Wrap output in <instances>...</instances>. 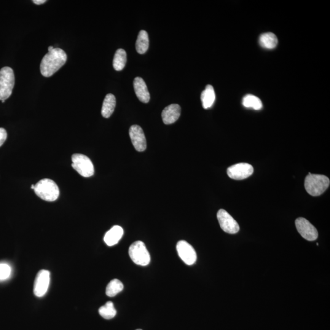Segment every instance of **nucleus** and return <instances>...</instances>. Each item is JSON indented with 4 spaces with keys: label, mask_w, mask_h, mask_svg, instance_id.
<instances>
[{
    "label": "nucleus",
    "mask_w": 330,
    "mask_h": 330,
    "mask_svg": "<svg viewBox=\"0 0 330 330\" xmlns=\"http://www.w3.org/2000/svg\"><path fill=\"white\" fill-rule=\"evenodd\" d=\"M50 281L49 271L42 270L37 273L34 284V294L37 297H42L47 293Z\"/></svg>",
    "instance_id": "nucleus-10"
},
{
    "label": "nucleus",
    "mask_w": 330,
    "mask_h": 330,
    "mask_svg": "<svg viewBox=\"0 0 330 330\" xmlns=\"http://www.w3.org/2000/svg\"><path fill=\"white\" fill-rule=\"evenodd\" d=\"M141 330V329H137V330Z\"/></svg>",
    "instance_id": "nucleus-30"
},
{
    "label": "nucleus",
    "mask_w": 330,
    "mask_h": 330,
    "mask_svg": "<svg viewBox=\"0 0 330 330\" xmlns=\"http://www.w3.org/2000/svg\"><path fill=\"white\" fill-rule=\"evenodd\" d=\"M67 61L65 52L60 48L48 52L43 58L41 63V72L43 76L50 77L64 65Z\"/></svg>",
    "instance_id": "nucleus-1"
},
{
    "label": "nucleus",
    "mask_w": 330,
    "mask_h": 330,
    "mask_svg": "<svg viewBox=\"0 0 330 330\" xmlns=\"http://www.w3.org/2000/svg\"><path fill=\"white\" fill-rule=\"evenodd\" d=\"M127 63V53L124 49L120 48L115 53L113 60V67L117 71L124 69Z\"/></svg>",
    "instance_id": "nucleus-20"
},
{
    "label": "nucleus",
    "mask_w": 330,
    "mask_h": 330,
    "mask_svg": "<svg viewBox=\"0 0 330 330\" xmlns=\"http://www.w3.org/2000/svg\"><path fill=\"white\" fill-rule=\"evenodd\" d=\"M7 138V133L6 130L4 128H0V147H1L3 145L5 141H6Z\"/></svg>",
    "instance_id": "nucleus-25"
},
{
    "label": "nucleus",
    "mask_w": 330,
    "mask_h": 330,
    "mask_svg": "<svg viewBox=\"0 0 330 330\" xmlns=\"http://www.w3.org/2000/svg\"><path fill=\"white\" fill-rule=\"evenodd\" d=\"M176 249L180 258L185 264L192 265L197 261V256L194 248L186 241H179L177 243Z\"/></svg>",
    "instance_id": "nucleus-9"
},
{
    "label": "nucleus",
    "mask_w": 330,
    "mask_h": 330,
    "mask_svg": "<svg viewBox=\"0 0 330 330\" xmlns=\"http://www.w3.org/2000/svg\"><path fill=\"white\" fill-rule=\"evenodd\" d=\"M15 85L14 71L4 67L0 71V100L6 101L11 96Z\"/></svg>",
    "instance_id": "nucleus-4"
},
{
    "label": "nucleus",
    "mask_w": 330,
    "mask_h": 330,
    "mask_svg": "<svg viewBox=\"0 0 330 330\" xmlns=\"http://www.w3.org/2000/svg\"><path fill=\"white\" fill-rule=\"evenodd\" d=\"M34 187H35V185H33V186H31V189L34 190Z\"/></svg>",
    "instance_id": "nucleus-28"
},
{
    "label": "nucleus",
    "mask_w": 330,
    "mask_h": 330,
    "mask_svg": "<svg viewBox=\"0 0 330 330\" xmlns=\"http://www.w3.org/2000/svg\"><path fill=\"white\" fill-rule=\"evenodd\" d=\"M130 137L136 151L143 152L147 148L146 136L144 131L139 125L131 126L129 130Z\"/></svg>",
    "instance_id": "nucleus-12"
},
{
    "label": "nucleus",
    "mask_w": 330,
    "mask_h": 330,
    "mask_svg": "<svg viewBox=\"0 0 330 330\" xmlns=\"http://www.w3.org/2000/svg\"><path fill=\"white\" fill-rule=\"evenodd\" d=\"M45 2H46V0H33V2L37 5L44 4Z\"/></svg>",
    "instance_id": "nucleus-26"
},
{
    "label": "nucleus",
    "mask_w": 330,
    "mask_h": 330,
    "mask_svg": "<svg viewBox=\"0 0 330 330\" xmlns=\"http://www.w3.org/2000/svg\"><path fill=\"white\" fill-rule=\"evenodd\" d=\"M2 103H5V101H2Z\"/></svg>",
    "instance_id": "nucleus-29"
},
{
    "label": "nucleus",
    "mask_w": 330,
    "mask_h": 330,
    "mask_svg": "<svg viewBox=\"0 0 330 330\" xmlns=\"http://www.w3.org/2000/svg\"><path fill=\"white\" fill-rule=\"evenodd\" d=\"M244 107L246 108H251L256 110H261L262 108V103L257 96L248 95L244 97L242 100Z\"/></svg>",
    "instance_id": "nucleus-23"
},
{
    "label": "nucleus",
    "mask_w": 330,
    "mask_h": 330,
    "mask_svg": "<svg viewBox=\"0 0 330 330\" xmlns=\"http://www.w3.org/2000/svg\"><path fill=\"white\" fill-rule=\"evenodd\" d=\"M129 256L135 264L141 266H146L151 262L149 251L141 241H135L130 246Z\"/></svg>",
    "instance_id": "nucleus-5"
},
{
    "label": "nucleus",
    "mask_w": 330,
    "mask_h": 330,
    "mask_svg": "<svg viewBox=\"0 0 330 330\" xmlns=\"http://www.w3.org/2000/svg\"><path fill=\"white\" fill-rule=\"evenodd\" d=\"M53 49H54V48L52 46H50L48 48V52H51V51H52Z\"/></svg>",
    "instance_id": "nucleus-27"
},
{
    "label": "nucleus",
    "mask_w": 330,
    "mask_h": 330,
    "mask_svg": "<svg viewBox=\"0 0 330 330\" xmlns=\"http://www.w3.org/2000/svg\"><path fill=\"white\" fill-rule=\"evenodd\" d=\"M229 178L235 180H243L249 178L254 172V168L246 163H237L227 169Z\"/></svg>",
    "instance_id": "nucleus-11"
},
{
    "label": "nucleus",
    "mask_w": 330,
    "mask_h": 330,
    "mask_svg": "<svg viewBox=\"0 0 330 330\" xmlns=\"http://www.w3.org/2000/svg\"><path fill=\"white\" fill-rule=\"evenodd\" d=\"M72 168L84 178H90L95 173L92 162L85 155L76 154L72 155Z\"/></svg>",
    "instance_id": "nucleus-6"
},
{
    "label": "nucleus",
    "mask_w": 330,
    "mask_h": 330,
    "mask_svg": "<svg viewBox=\"0 0 330 330\" xmlns=\"http://www.w3.org/2000/svg\"><path fill=\"white\" fill-rule=\"evenodd\" d=\"M220 226L225 232L230 234H237L240 230V226L231 215L224 209H220L217 214Z\"/></svg>",
    "instance_id": "nucleus-7"
},
{
    "label": "nucleus",
    "mask_w": 330,
    "mask_h": 330,
    "mask_svg": "<svg viewBox=\"0 0 330 330\" xmlns=\"http://www.w3.org/2000/svg\"><path fill=\"white\" fill-rule=\"evenodd\" d=\"M259 42L262 47L272 50L277 46L278 41L275 34L266 33L260 36Z\"/></svg>",
    "instance_id": "nucleus-18"
},
{
    "label": "nucleus",
    "mask_w": 330,
    "mask_h": 330,
    "mask_svg": "<svg viewBox=\"0 0 330 330\" xmlns=\"http://www.w3.org/2000/svg\"><path fill=\"white\" fill-rule=\"evenodd\" d=\"M35 193L41 199L47 201H54L60 195V190L55 182L50 179H44L35 184Z\"/></svg>",
    "instance_id": "nucleus-3"
},
{
    "label": "nucleus",
    "mask_w": 330,
    "mask_h": 330,
    "mask_svg": "<svg viewBox=\"0 0 330 330\" xmlns=\"http://www.w3.org/2000/svg\"><path fill=\"white\" fill-rule=\"evenodd\" d=\"M149 40L148 34L146 31L141 30L138 34L136 42V49L139 54H144L148 50Z\"/></svg>",
    "instance_id": "nucleus-19"
},
{
    "label": "nucleus",
    "mask_w": 330,
    "mask_h": 330,
    "mask_svg": "<svg viewBox=\"0 0 330 330\" xmlns=\"http://www.w3.org/2000/svg\"><path fill=\"white\" fill-rule=\"evenodd\" d=\"M116 106V97L112 94H108L105 98L103 107H102L101 114L104 118H109L111 116L114 111Z\"/></svg>",
    "instance_id": "nucleus-16"
},
{
    "label": "nucleus",
    "mask_w": 330,
    "mask_h": 330,
    "mask_svg": "<svg viewBox=\"0 0 330 330\" xmlns=\"http://www.w3.org/2000/svg\"><path fill=\"white\" fill-rule=\"evenodd\" d=\"M99 313L104 319H111L116 316L117 311L113 303L107 302L106 304L99 308Z\"/></svg>",
    "instance_id": "nucleus-21"
},
{
    "label": "nucleus",
    "mask_w": 330,
    "mask_h": 330,
    "mask_svg": "<svg viewBox=\"0 0 330 330\" xmlns=\"http://www.w3.org/2000/svg\"><path fill=\"white\" fill-rule=\"evenodd\" d=\"M201 100L204 109H208L213 106L216 100V93L213 86L211 85L206 86L205 90L201 93Z\"/></svg>",
    "instance_id": "nucleus-17"
},
{
    "label": "nucleus",
    "mask_w": 330,
    "mask_h": 330,
    "mask_svg": "<svg viewBox=\"0 0 330 330\" xmlns=\"http://www.w3.org/2000/svg\"><path fill=\"white\" fill-rule=\"evenodd\" d=\"M11 274V268L6 264H0V280H7Z\"/></svg>",
    "instance_id": "nucleus-24"
},
{
    "label": "nucleus",
    "mask_w": 330,
    "mask_h": 330,
    "mask_svg": "<svg viewBox=\"0 0 330 330\" xmlns=\"http://www.w3.org/2000/svg\"><path fill=\"white\" fill-rule=\"evenodd\" d=\"M296 226L300 235L308 241H315L318 237V230L307 219L299 217L296 220Z\"/></svg>",
    "instance_id": "nucleus-8"
},
{
    "label": "nucleus",
    "mask_w": 330,
    "mask_h": 330,
    "mask_svg": "<svg viewBox=\"0 0 330 330\" xmlns=\"http://www.w3.org/2000/svg\"><path fill=\"white\" fill-rule=\"evenodd\" d=\"M181 116V107L178 104H171L163 110V122L166 125L174 124Z\"/></svg>",
    "instance_id": "nucleus-13"
},
{
    "label": "nucleus",
    "mask_w": 330,
    "mask_h": 330,
    "mask_svg": "<svg viewBox=\"0 0 330 330\" xmlns=\"http://www.w3.org/2000/svg\"><path fill=\"white\" fill-rule=\"evenodd\" d=\"M124 289V284L117 279H114L110 281L106 288V295L107 296L112 297L116 296L119 292Z\"/></svg>",
    "instance_id": "nucleus-22"
},
{
    "label": "nucleus",
    "mask_w": 330,
    "mask_h": 330,
    "mask_svg": "<svg viewBox=\"0 0 330 330\" xmlns=\"http://www.w3.org/2000/svg\"><path fill=\"white\" fill-rule=\"evenodd\" d=\"M133 86L136 95L137 96L139 100L142 103H149L151 96L144 80L141 77H136L134 80Z\"/></svg>",
    "instance_id": "nucleus-14"
},
{
    "label": "nucleus",
    "mask_w": 330,
    "mask_h": 330,
    "mask_svg": "<svg viewBox=\"0 0 330 330\" xmlns=\"http://www.w3.org/2000/svg\"><path fill=\"white\" fill-rule=\"evenodd\" d=\"M124 230L119 226H115L109 230L104 236V240L109 246L116 245L121 240Z\"/></svg>",
    "instance_id": "nucleus-15"
},
{
    "label": "nucleus",
    "mask_w": 330,
    "mask_h": 330,
    "mask_svg": "<svg viewBox=\"0 0 330 330\" xmlns=\"http://www.w3.org/2000/svg\"><path fill=\"white\" fill-rule=\"evenodd\" d=\"M330 179L327 176L321 174H312L310 173L305 179V188L308 194L313 197L321 195L328 189Z\"/></svg>",
    "instance_id": "nucleus-2"
}]
</instances>
